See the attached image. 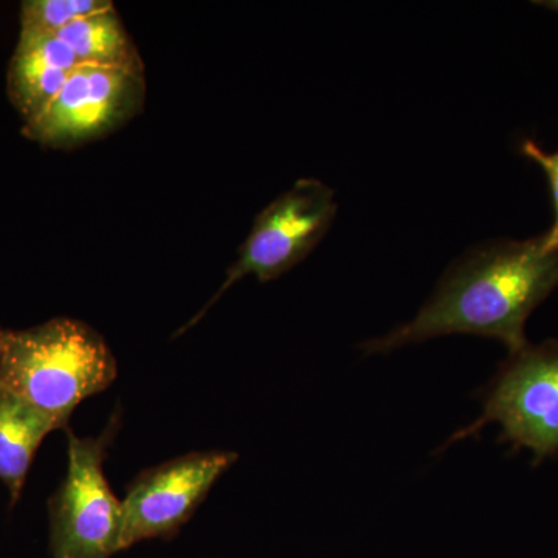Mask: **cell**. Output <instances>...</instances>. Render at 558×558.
<instances>
[{"label": "cell", "mask_w": 558, "mask_h": 558, "mask_svg": "<svg viewBox=\"0 0 558 558\" xmlns=\"http://www.w3.org/2000/svg\"><path fill=\"white\" fill-rule=\"evenodd\" d=\"M558 286V248L545 234L475 250L457 260L432 299L410 323L362 344L366 355L388 354L407 344L468 333L501 341L515 354L527 347L524 326Z\"/></svg>", "instance_id": "obj_1"}, {"label": "cell", "mask_w": 558, "mask_h": 558, "mask_svg": "<svg viewBox=\"0 0 558 558\" xmlns=\"http://www.w3.org/2000/svg\"><path fill=\"white\" fill-rule=\"evenodd\" d=\"M117 362L97 330L70 318L11 330L0 354V389L50 414L68 428L70 414L110 387Z\"/></svg>", "instance_id": "obj_2"}, {"label": "cell", "mask_w": 558, "mask_h": 558, "mask_svg": "<svg viewBox=\"0 0 558 558\" xmlns=\"http://www.w3.org/2000/svg\"><path fill=\"white\" fill-rule=\"evenodd\" d=\"M478 396L481 416L458 429L438 453L497 424L499 442L531 450L535 464L558 457V341L527 344L510 354Z\"/></svg>", "instance_id": "obj_3"}, {"label": "cell", "mask_w": 558, "mask_h": 558, "mask_svg": "<svg viewBox=\"0 0 558 558\" xmlns=\"http://www.w3.org/2000/svg\"><path fill=\"white\" fill-rule=\"evenodd\" d=\"M112 433L81 439L69 432V470L50 499V539L54 558H109L119 553L123 502L106 481Z\"/></svg>", "instance_id": "obj_4"}, {"label": "cell", "mask_w": 558, "mask_h": 558, "mask_svg": "<svg viewBox=\"0 0 558 558\" xmlns=\"http://www.w3.org/2000/svg\"><path fill=\"white\" fill-rule=\"evenodd\" d=\"M336 213V193L328 185L317 179L295 182L258 215L218 293L182 330L196 325L231 286L247 275L267 282L300 264L328 233Z\"/></svg>", "instance_id": "obj_5"}, {"label": "cell", "mask_w": 558, "mask_h": 558, "mask_svg": "<svg viewBox=\"0 0 558 558\" xmlns=\"http://www.w3.org/2000/svg\"><path fill=\"white\" fill-rule=\"evenodd\" d=\"M146 100L145 70L78 65L24 135L49 148H75L135 119Z\"/></svg>", "instance_id": "obj_6"}, {"label": "cell", "mask_w": 558, "mask_h": 558, "mask_svg": "<svg viewBox=\"0 0 558 558\" xmlns=\"http://www.w3.org/2000/svg\"><path fill=\"white\" fill-rule=\"evenodd\" d=\"M236 459L231 451H205L145 470L123 501L120 550L178 532Z\"/></svg>", "instance_id": "obj_7"}, {"label": "cell", "mask_w": 558, "mask_h": 558, "mask_svg": "<svg viewBox=\"0 0 558 558\" xmlns=\"http://www.w3.org/2000/svg\"><path fill=\"white\" fill-rule=\"evenodd\" d=\"M76 68L72 50L58 36L21 31L10 62L9 97L25 123L46 110Z\"/></svg>", "instance_id": "obj_8"}, {"label": "cell", "mask_w": 558, "mask_h": 558, "mask_svg": "<svg viewBox=\"0 0 558 558\" xmlns=\"http://www.w3.org/2000/svg\"><path fill=\"white\" fill-rule=\"evenodd\" d=\"M60 428L64 425L50 414L0 389V481L9 488L11 506L21 497L40 442Z\"/></svg>", "instance_id": "obj_9"}, {"label": "cell", "mask_w": 558, "mask_h": 558, "mask_svg": "<svg viewBox=\"0 0 558 558\" xmlns=\"http://www.w3.org/2000/svg\"><path fill=\"white\" fill-rule=\"evenodd\" d=\"M54 36L72 50L78 65L145 70L116 7L81 17Z\"/></svg>", "instance_id": "obj_10"}, {"label": "cell", "mask_w": 558, "mask_h": 558, "mask_svg": "<svg viewBox=\"0 0 558 558\" xmlns=\"http://www.w3.org/2000/svg\"><path fill=\"white\" fill-rule=\"evenodd\" d=\"M110 7V0H28L21 7V31L57 35L81 17Z\"/></svg>", "instance_id": "obj_11"}, {"label": "cell", "mask_w": 558, "mask_h": 558, "mask_svg": "<svg viewBox=\"0 0 558 558\" xmlns=\"http://www.w3.org/2000/svg\"><path fill=\"white\" fill-rule=\"evenodd\" d=\"M521 153L539 165L548 178L554 205V222L548 233H545V241L549 248H558V153H546L532 140H524L521 143Z\"/></svg>", "instance_id": "obj_12"}, {"label": "cell", "mask_w": 558, "mask_h": 558, "mask_svg": "<svg viewBox=\"0 0 558 558\" xmlns=\"http://www.w3.org/2000/svg\"><path fill=\"white\" fill-rule=\"evenodd\" d=\"M10 333L11 330H3L0 328V354L5 351L7 343H9L10 340Z\"/></svg>", "instance_id": "obj_13"}, {"label": "cell", "mask_w": 558, "mask_h": 558, "mask_svg": "<svg viewBox=\"0 0 558 558\" xmlns=\"http://www.w3.org/2000/svg\"><path fill=\"white\" fill-rule=\"evenodd\" d=\"M537 5L546 7L548 10L558 11V0H548V2H535Z\"/></svg>", "instance_id": "obj_14"}]
</instances>
